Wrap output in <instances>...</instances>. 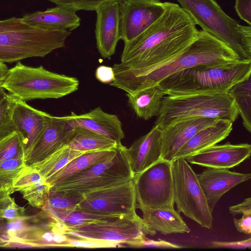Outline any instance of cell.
Segmentation results:
<instances>
[{
    "label": "cell",
    "mask_w": 251,
    "mask_h": 251,
    "mask_svg": "<svg viewBox=\"0 0 251 251\" xmlns=\"http://www.w3.org/2000/svg\"><path fill=\"white\" fill-rule=\"evenodd\" d=\"M71 32L31 25L22 18L0 20V62L14 63L33 57H44L63 48Z\"/></svg>",
    "instance_id": "obj_3"
},
{
    "label": "cell",
    "mask_w": 251,
    "mask_h": 251,
    "mask_svg": "<svg viewBox=\"0 0 251 251\" xmlns=\"http://www.w3.org/2000/svg\"><path fill=\"white\" fill-rule=\"evenodd\" d=\"M9 240L0 236V247H6L9 243Z\"/></svg>",
    "instance_id": "obj_47"
},
{
    "label": "cell",
    "mask_w": 251,
    "mask_h": 251,
    "mask_svg": "<svg viewBox=\"0 0 251 251\" xmlns=\"http://www.w3.org/2000/svg\"><path fill=\"white\" fill-rule=\"evenodd\" d=\"M75 129L70 124L67 116L50 115L39 138L25 158V165L33 167L65 146Z\"/></svg>",
    "instance_id": "obj_15"
},
{
    "label": "cell",
    "mask_w": 251,
    "mask_h": 251,
    "mask_svg": "<svg viewBox=\"0 0 251 251\" xmlns=\"http://www.w3.org/2000/svg\"><path fill=\"white\" fill-rule=\"evenodd\" d=\"M238 112L227 93L164 96L161 110L154 125L163 129L177 121L204 117L233 123Z\"/></svg>",
    "instance_id": "obj_7"
},
{
    "label": "cell",
    "mask_w": 251,
    "mask_h": 251,
    "mask_svg": "<svg viewBox=\"0 0 251 251\" xmlns=\"http://www.w3.org/2000/svg\"><path fill=\"white\" fill-rule=\"evenodd\" d=\"M22 19L25 22L37 27L70 31L80 25V19L75 10L59 5L45 11L26 14Z\"/></svg>",
    "instance_id": "obj_23"
},
{
    "label": "cell",
    "mask_w": 251,
    "mask_h": 251,
    "mask_svg": "<svg viewBox=\"0 0 251 251\" xmlns=\"http://www.w3.org/2000/svg\"><path fill=\"white\" fill-rule=\"evenodd\" d=\"M123 145L114 155L55 183L50 189L81 195L132 180L134 175Z\"/></svg>",
    "instance_id": "obj_8"
},
{
    "label": "cell",
    "mask_w": 251,
    "mask_h": 251,
    "mask_svg": "<svg viewBox=\"0 0 251 251\" xmlns=\"http://www.w3.org/2000/svg\"><path fill=\"white\" fill-rule=\"evenodd\" d=\"M72 237L70 247L87 248L119 247L117 244L108 242L86 239L74 236Z\"/></svg>",
    "instance_id": "obj_39"
},
{
    "label": "cell",
    "mask_w": 251,
    "mask_h": 251,
    "mask_svg": "<svg viewBox=\"0 0 251 251\" xmlns=\"http://www.w3.org/2000/svg\"><path fill=\"white\" fill-rule=\"evenodd\" d=\"M229 211L233 216L251 213V198H246L241 203L229 207Z\"/></svg>",
    "instance_id": "obj_45"
},
{
    "label": "cell",
    "mask_w": 251,
    "mask_h": 251,
    "mask_svg": "<svg viewBox=\"0 0 251 251\" xmlns=\"http://www.w3.org/2000/svg\"><path fill=\"white\" fill-rule=\"evenodd\" d=\"M0 216L7 223L13 222L25 217V208L18 205L14 199L0 212Z\"/></svg>",
    "instance_id": "obj_38"
},
{
    "label": "cell",
    "mask_w": 251,
    "mask_h": 251,
    "mask_svg": "<svg viewBox=\"0 0 251 251\" xmlns=\"http://www.w3.org/2000/svg\"><path fill=\"white\" fill-rule=\"evenodd\" d=\"M66 146L71 149L82 152L116 149L121 146L113 140L79 128H75Z\"/></svg>",
    "instance_id": "obj_28"
},
{
    "label": "cell",
    "mask_w": 251,
    "mask_h": 251,
    "mask_svg": "<svg viewBox=\"0 0 251 251\" xmlns=\"http://www.w3.org/2000/svg\"><path fill=\"white\" fill-rule=\"evenodd\" d=\"M142 218L150 228L163 235L188 233L190 229L177 210L160 207L142 211Z\"/></svg>",
    "instance_id": "obj_25"
},
{
    "label": "cell",
    "mask_w": 251,
    "mask_h": 251,
    "mask_svg": "<svg viewBox=\"0 0 251 251\" xmlns=\"http://www.w3.org/2000/svg\"><path fill=\"white\" fill-rule=\"evenodd\" d=\"M174 201L177 211L202 227L211 229L212 213L210 211L197 174L184 158L172 161Z\"/></svg>",
    "instance_id": "obj_9"
},
{
    "label": "cell",
    "mask_w": 251,
    "mask_h": 251,
    "mask_svg": "<svg viewBox=\"0 0 251 251\" xmlns=\"http://www.w3.org/2000/svg\"><path fill=\"white\" fill-rule=\"evenodd\" d=\"M68 121L74 128L90 130L122 145L125 138L122 123L118 117L104 112L97 107L87 113L77 115L72 112L67 116Z\"/></svg>",
    "instance_id": "obj_20"
},
{
    "label": "cell",
    "mask_w": 251,
    "mask_h": 251,
    "mask_svg": "<svg viewBox=\"0 0 251 251\" xmlns=\"http://www.w3.org/2000/svg\"><path fill=\"white\" fill-rule=\"evenodd\" d=\"M5 190V189H3L2 188V187L0 185V191H2V190Z\"/></svg>",
    "instance_id": "obj_49"
},
{
    "label": "cell",
    "mask_w": 251,
    "mask_h": 251,
    "mask_svg": "<svg viewBox=\"0 0 251 251\" xmlns=\"http://www.w3.org/2000/svg\"><path fill=\"white\" fill-rule=\"evenodd\" d=\"M78 207L110 216L137 214L136 200L133 179L111 187L83 195Z\"/></svg>",
    "instance_id": "obj_13"
},
{
    "label": "cell",
    "mask_w": 251,
    "mask_h": 251,
    "mask_svg": "<svg viewBox=\"0 0 251 251\" xmlns=\"http://www.w3.org/2000/svg\"><path fill=\"white\" fill-rule=\"evenodd\" d=\"M1 86L14 97L26 101L61 98L77 90L79 81L42 66L29 67L19 61L8 69Z\"/></svg>",
    "instance_id": "obj_6"
},
{
    "label": "cell",
    "mask_w": 251,
    "mask_h": 251,
    "mask_svg": "<svg viewBox=\"0 0 251 251\" xmlns=\"http://www.w3.org/2000/svg\"><path fill=\"white\" fill-rule=\"evenodd\" d=\"M136 248H154L160 249H180L181 246L159 239L158 240L150 239L147 237L139 242Z\"/></svg>",
    "instance_id": "obj_40"
},
{
    "label": "cell",
    "mask_w": 251,
    "mask_h": 251,
    "mask_svg": "<svg viewBox=\"0 0 251 251\" xmlns=\"http://www.w3.org/2000/svg\"><path fill=\"white\" fill-rule=\"evenodd\" d=\"M219 120L199 117L183 119L162 129L161 158L172 162L177 151L197 132Z\"/></svg>",
    "instance_id": "obj_19"
},
{
    "label": "cell",
    "mask_w": 251,
    "mask_h": 251,
    "mask_svg": "<svg viewBox=\"0 0 251 251\" xmlns=\"http://www.w3.org/2000/svg\"><path fill=\"white\" fill-rule=\"evenodd\" d=\"M18 157H25L23 140L17 131L0 141V162Z\"/></svg>",
    "instance_id": "obj_36"
},
{
    "label": "cell",
    "mask_w": 251,
    "mask_h": 251,
    "mask_svg": "<svg viewBox=\"0 0 251 251\" xmlns=\"http://www.w3.org/2000/svg\"><path fill=\"white\" fill-rule=\"evenodd\" d=\"M50 116L29 106L25 101L16 98L12 119L16 131L22 137L25 157L39 138Z\"/></svg>",
    "instance_id": "obj_21"
},
{
    "label": "cell",
    "mask_w": 251,
    "mask_h": 251,
    "mask_svg": "<svg viewBox=\"0 0 251 251\" xmlns=\"http://www.w3.org/2000/svg\"><path fill=\"white\" fill-rule=\"evenodd\" d=\"M6 93L5 92V90L0 85V103L5 96Z\"/></svg>",
    "instance_id": "obj_48"
},
{
    "label": "cell",
    "mask_w": 251,
    "mask_h": 251,
    "mask_svg": "<svg viewBox=\"0 0 251 251\" xmlns=\"http://www.w3.org/2000/svg\"><path fill=\"white\" fill-rule=\"evenodd\" d=\"M240 18L251 25V0H235L234 6Z\"/></svg>",
    "instance_id": "obj_41"
},
{
    "label": "cell",
    "mask_w": 251,
    "mask_h": 251,
    "mask_svg": "<svg viewBox=\"0 0 251 251\" xmlns=\"http://www.w3.org/2000/svg\"><path fill=\"white\" fill-rule=\"evenodd\" d=\"M202 29L230 47L242 61H251V27L230 17L214 0H176Z\"/></svg>",
    "instance_id": "obj_5"
},
{
    "label": "cell",
    "mask_w": 251,
    "mask_h": 251,
    "mask_svg": "<svg viewBox=\"0 0 251 251\" xmlns=\"http://www.w3.org/2000/svg\"><path fill=\"white\" fill-rule=\"evenodd\" d=\"M50 185L43 178L16 190L28 204L33 207L43 209L45 207Z\"/></svg>",
    "instance_id": "obj_33"
},
{
    "label": "cell",
    "mask_w": 251,
    "mask_h": 251,
    "mask_svg": "<svg viewBox=\"0 0 251 251\" xmlns=\"http://www.w3.org/2000/svg\"><path fill=\"white\" fill-rule=\"evenodd\" d=\"M234 225L240 233L250 235L251 234V213L243 214L240 219H233Z\"/></svg>",
    "instance_id": "obj_44"
},
{
    "label": "cell",
    "mask_w": 251,
    "mask_h": 251,
    "mask_svg": "<svg viewBox=\"0 0 251 251\" xmlns=\"http://www.w3.org/2000/svg\"><path fill=\"white\" fill-rule=\"evenodd\" d=\"M8 68L5 63L0 62V85L5 77Z\"/></svg>",
    "instance_id": "obj_46"
},
{
    "label": "cell",
    "mask_w": 251,
    "mask_h": 251,
    "mask_svg": "<svg viewBox=\"0 0 251 251\" xmlns=\"http://www.w3.org/2000/svg\"><path fill=\"white\" fill-rule=\"evenodd\" d=\"M197 176L212 213L221 198L235 186L250 179L251 174L232 172L227 169L207 168Z\"/></svg>",
    "instance_id": "obj_18"
},
{
    "label": "cell",
    "mask_w": 251,
    "mask_h": 251,
    "mask_svg": "<svg viewBox=\"0 0 251 251\" xmlns=\"http://www.w3.org/2000/svg\"><path fill=\"white\" fill-rule=\"evenodd\" d=\"M67 227L44 209L26 216L22 227L11 237L7 248L70 247Z\"/></svg>",
    "instance_id": "obj_12"
},
{
    "label": "cell",
    "mask_w": 251,
    "mask_h": 251,
    "mask_svg": "<svg viewBox=\"0 0 251 251\" xmlns=\"http://www.w3.org/2000/svg\"><path fill=\"white\" fill-rule=\"evenodd\" d=\"M232 124L230 121L221 120L201 129L177 151L174 160L185 158L223 141L232 131Z\"/></svg>",
    "instance_id": "obj_24"
},
{
    "label": "cell",
    "mask_w": 251,
    "mask_h": 251,
    "mask_svg": "<svg viewBox=\"0 0 251 251\" xmlns=\"http://www.w3.org/2000/svg\"><path fill=\"white\" fill-rule=\"evenodd\" d=\"M251 153L250 144L227 142L215 144L184 158L188 163L206 168L229 169L250 158Z\"/></svg>",
    "instance_id": "obj_16"
},
{
    "label": "cell",
    "mask_w": 251,
    "mask_h": 251,
    "mask_svg": "<svg viewBox=\"0 0 251 251\" xmlns=\"http://www.w3.org/2000/svg\"><path fill=\"white\" fill-rule=\"evenodd\" d=\"M237 54L222 41L201 29L195 39L179 53L155 67L133 69L115 64L114 79L109 84L127 94L156 85L166 77L191 68H210L235 64Z\"/></svg>",
    "instance_id": "obj_1"
},
{
    "label": "cell",
    "mask_w": 251,
    "mask_h": 251,
    "mask_svg": "<svg viewBox=\"0 0 251 251\" xmlns=\"http://www.w3.org/2000/svg\"><path fill=\"white\" fill-rule=\"evenodd\" d=\"M172 162L161 158L133 176L136 208H174Z\"/></svg>",
    "instance_id": "obj_11"
},
{
    "label": "cell",
    "mask_w": 251,
    "mask_h": 251,
    "mask_svg": "<svg viewBox=\"0 0 251 251\" xmlns=\"http://www.w3.org/2000/svg\"><path fill=\"white\" fill-rule=\"evenodd\" d=\"M210 247L216 248H226L234 249H247L251 248V238L244 240L223 242L213 241L210 243Z\"/></svg>",
    "instance_id": "obj_42"
},
{
    "label": "cell",
    "mask_w": 251,
    "mask_h": 251,
    "mask_svg": "<svg viewBox=\"0 0 251 251\" xmlns=\"http://www.w3.org/2000/svg\"><path fill=\"white\" fill-rule=\"evenodd\" d=\"M251 61L210 68H191L173 74L157 85L165 95L179 96L227 93L251 75Z\"/></svg>",
    "instance_id": "obj_4"
},
{
    "label": "cell",
    "mask_w": 251,
    "mask_h": 251,
    "mask_svg": "<svg viewBox=\"0 0 251 251\" xmlns=\"http://www.w3.org/2000/svg\"><path fill=\"white\" fill-rule=\"evenodd\" d=\"M25 166L24 157L12 158L0 162V185L2 188L10 190L12 194L13 183Z\"/></svg>",
    "instance_id": "obj_34"
},
{
    "label": "cell",
    "mask_w": 251,
    "mask_h": 251,
    "mask_svg": "<svg viewBox=\"0 0 251 251\" xmlns=\"http://www.w3.org/2000/svg\"><path fill=\"white\" fill-rule=\"evenodd\" d=\"M179 4L165 2L162 15L137 37L125 43L121 63L133 69L150 68L179 53L199 30Z\"/></svg>",
    "instance_id": "obj_2"
},
{
    "label": "cell",
    "mask_w": 251,
    "mask_h": 251,
    "mask_svg": "<svg viewBox=\"0 0 251 251\" xmlns=\"http://www.w3.org/2000/svg\"><path fill=\"white\" fill-rule=\"evenodd\" d=\"M165 95L157 85L126 94L128 103L137 116L145 120L159 115Z\"/></svg>",
    "instance_id": "obj_26"
},
{
    "label": "cell",
    "mask_w": 251,
    "mask_h": 251,
    "mask_svg": "<svg viewBox=\"0 0 251 251\" xmlns=\"http://www.w3.org/2000/svg\"><path fill=\"white\" fill-rule=\"evenodd\" d=\"M165 2L160 0H124L120 3V39L132 40L163 14Z\"/></svg>",
    "instance_id": "obj_14"
},
{
    "label": "cell",
    "mask_w": 251,
    "mask_h": 251,
    "mask_svg": "<svg viewBox=\"0 0 251 251\" xmlns=\"http://www.w3.org/2000/svg\"><path fill=\"white\" fill-rule=\"evenodd\" d=\"M84 153L71 149L66 145L40 163L31 167L35 168L47 182L71 161Z\"/></svg>",
    "instance_id": "obj_30"
},
{
    "label": "cell",
    "mask_w": 251,
    "mask_h": 251,
    "mask_svg": "<svg viewBox=\"0 0 251 251\" xmlns=\"http://www.w3.org/2000/svg\"><path fill=\"white\" fill-rule=\"evenodd\" d=\"M156 233L137 214L121 216L75 227H67V233L70 236L108 242L117 244L119 247H135L147 235L152 236Z\"/></svg>",
    "instance_id": "obj_10"
},
{
    "label": "cell",
    "mask_w": 251,
    "mask_h": 251,
    "mask_svg": "<svg viewBox=\"0 0 251 251\" xmlns=\"http://www.w3.org/2000/svg\"><path fill=\"white\" fill-rule=\"evenodd\" d=\"M118 148L84 152L71 161L51 176L46 182L51 187L55 183L73 176L96 163L114 155L117 152Z\"/></svg>",
    "instance_id": "obj_27"
},
{
    "label": "cell",
    "mask_w": 251,
    "mask_h": 251,
    "mask_svg": "<svg viewBox=\"0 0 251 251\" xmlns=\"http://www.w3.org/2000/svg\"><path fill=\"white\" fill-rule=\"evenodd\" d=\"M83 199L80 194L50 189L46 204L43 209L48 212H61L76 207Z\"/></svg>",
    "instance_id": "obj_32"
},
{
    "label": "cell",
    "mask_w": 251,
    "mask_h": 251,
    "mask_svg": "<svg viewBox=\"0 0 251 251\" xmlns=\"http://www.w3.org/2000/svg\"><path fill=\"white\" fill-rule=\"evenodd\" d=\"M16 97L6 94L0 103V141L16 131L12 119Z\"/></svg>",
    "instance_id": "obj_35"
},
{
    "label": "cell",
    "mask_w": 251,
    "mask_h": 251,
    "mask_svg": "<svg viewBox=\"0 0 251 251\" xmlns=\"http://www.w3.org/2000/svg\"><path fill=\"white\" fill-rule=\"evenodd\" d=\"M56 5L69 7L76 11L80 10L96 11L107 2L116 1L120 3L124 0H47Z\"/></svg>",
    "instance_id": "obj_37"
},
{
    "label": "cell",
    "mask_w": 251,
    "mask_h": 251,
    "mask_svg": "<svg viewBox=\"0 0 251 251\" xmlns=\"http://www.w3.org/2000/svg\"><path fill=\"white\" fill-rule=\"evenodd\" d=\"M95 76L100 82L109 84L114 79L113 68L104 65L100 66L96 70Z\"/></svg>",
    "instance_id": "obj_43"
},
{
    "label": "cell",
    "mask_w": 251,
    "mask_h": 251,
    "mask_svg": "<svg viewBox=\"0 0 251 251\" xmlns=\"http://www.w3.org/2000/svg\"><path fill=\"white\" fill-rule=\"evenodd\" d=\"M232 98L244 127L251 132V75L232 86L227 92Z\"/></svg>",
    "instance_id": "obj_29"
},
{
    "label": "cell",
    "mask_w": 251,
    "mask_h": 251,
    "mask_svg": "<svg viewBox=\"0 0 251 251\" xmlns=\"http://www.w3.org/2000/svg\"><path fill=\"white\" fill-rule=\"evenodd\" d=\"M48 213L68 227L78 226L119 217L99 214L80 208L77 206L75 208L64 211Z\"/></svg>",
    "instance_id": "obj_31"
},
{
    "label": "cell",
    "mask_w": 251,
    "mask_h": 251,
    "mask_svg": "<svg viewBox=\"0 0 251 251\" xmlns=\"http://www.w3.org/2000/svg\"><path fill=\"white\" fill-rule=\"evenodd\" d=\"M95 37L101 56L110 59L120 39V3L111 1L96 10Z\"/></svg>",
    "instance_id": "obj_17"
},
{
    "label": "cell",
    "mask_w": 251,
    "mask_h": 251,
    "mask_svg": "<svg viewBox=\"0 0 251 251\" xmlns=\"http://www.w3.org/2000/svg\"><path fill=\"white\" fill-rule=\"evenodd\" d=\"M162 129L154 125L146 134L135 140L125 151L134 175L144 171L161 158Z\"/></svg>",
    "instance_id": "obj_22"
}]
</instances>
